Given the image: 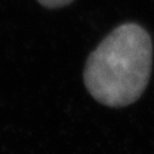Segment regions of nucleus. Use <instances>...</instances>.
Here are the masks:
<instances>
[{
	"label": "nucleus",
	"mask_w": 154,
	"mask_h": 154,
	"mask_svg": "<svg viewBox=\"0 0 154 154\" xmlns=\"http://www.w3.org/2000/svg\"><path fill=\"white\" fill-rule=\"evenodd\" d=\"M42 5L46 6V8H61V6H66L68 4H70L73 0H38Z\"/></svg>",
	"instance_id": "2"
},
{
	"label": "nucleus",
	"mask_w": 154,
	"mask_h": 154,
	"mask_svg": "<svg viewBox=\"0 0 154 154\" xmlns=\"http://www.w3.org/2000/svg\"><path fill=\"white\" fill-rule=\"evenodd\" d=\"M152 70V40L135 23L115 28L90 55L84 82L95 100L119 108L143 94Z\"/></svg>",
	"instance_id": "1"
}]
</instances>
